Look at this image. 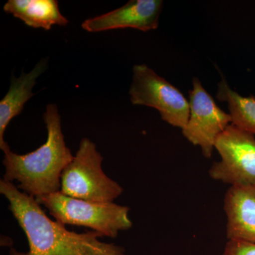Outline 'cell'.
<instances>
[{
	"label": "cell",
	"instance_id": "obj_9",
	"mask_svg": "<svg viewBox=\"0 0 255 255\" xmlns=\"http://www.w3.org/2000/svg\"><path fill=\"white\" fill-rule=\"evenodd\" d=\"M228 241L255 244V185L231 186L224 199Z\"/></svg>",
	"mask_w": 255,
	"mask_h": 255
},
{
	"label": "cell",
	"instance_id": "obj_13",
	"mask_svg": "<svg viewBox=\"0 0 255 255\" xmlns=\"http://www.w3.org/2000/svg\"><path fill=\"white\" fill-rule=\"evenodd\" d=\"M223 255H255V244L243 241H228Z\"/></svg>",
	"mask_w": 255,
	"mask_h": 255
},
{
	"label": "cell",
	"instance_id": "obj_7",
	"mask_svg": "<svg viewBox=\"0 0 255 255\" xmlns=\"http://www.w3.org/2000/svg\"><path fill=\"white\" fill-rule=\"evenodd\" d=\"M192 82L190 113L182 134L193 145L200 147L204 157L211 158L218 137L232 124V117L220 108L199 79L194 78Z\"/></svg>",
	"mask_w": 255,
	"mask_h": 255
},
{
	"label": "cell",
	"instance_id": "obj_1",
	"mask_svg": "<svg viewBox=\"0 0 255 255\" xmlns=\"http://www.w3.org/2000/svg\"><path fill=\"white\" fill-rule=\"evenodd\" d=\"M0 193L27 238L26 253L10 250L9 255H127L123 247L103 243L96 231L77 233L50 219L33 196L20 191L13 182L0 180Z\"/></svg>",
	"mask_w": 255,
	"mask_h": 255
},
{
	"label": "cell",
	"instance_id": "obj_12",
	"mask_svg": "<svg viewBox=\"0 0 255 255\" xmlns=\"http://www.w3.org/2000/svg\"><path fill=\"white\" fill-rule=\"evenodd\" d=\"M216 98L228 104L232 124L255 135V97H245L234 91L222 78L218 86Z\"/></svg>",
	"mask_w": 255,
	"mask_h": 255
},
{
	"label": "cell",
	"instance_id": "obj_6",
	"mask_svg": "<svg viewBox=\"0 0 255 255\" xmlns=\"http://www.w3.org/2000/svg\"><path fill=\"white\" fill-rule=\"evenodd\" d=\"M221 160L213 164L210 177L231 186L255 185V135L231 124L215 145Z\"/></svg>",
	"mask_w": 255,
	"mask_h": 255
},
{
	"label": "cell",
	"instance_id": "obj_4",
	"mask_svg": "<svg viewBox=\"0 0 255 255\" xmlns=\"http://www.w3.org/2000/svg\"><path fill=\"white\" fill-rule=\"evenodd\" d=\"M103 159L92 140L82 139L76 155L62 173L60 192L91 202H113L124 189L103 172Z\"/></svg>",
	"mask_w": 255,
	"mask_h": 255
},
{
	"label": "cell",
	"instance_id": "obj_2",
	"mask_svg": "<svg viewBox=\"0 0 255 255\" xmlns=\"http://www.w3.org/2000/svg\"><path fill=\"white\" fill-rule=\"evenodd\" d=\"M43 120L48 132L43 145L25 155L10 150L3 159L4 180L16 181L19 190L34 198L60 191L62 173L74 157L65 144L56 105H47Z\"/></svg>",
	"mask_w": 255,
	"mask_h": 255
},
{
	"label": "cell",
	"instance_id": "obj_8",
	"mask_svg": "<svg viewBox=\"0 0 255 255\" xmlns=\"http://www.w3.org/2000/svg\"><path fill=\"white\" fill-rule=\"evenodd\" d=\"M162 5V0H131L122 7L85 20L82 28L90 33L128 28L152 31L158 27Z\"/></svg>",
	"mask_w": 255,
	"mask_h": 255
},
{
	"label": "cell",
	"instance_id": "obj_3",
	"mask_svg": "<svg viewBox=\"0 0 255 255\" xmlns=\"http://www.w3.org/2000/svg\"><path fill=\"white\" fill-rule=\"evenodd\" d=\"M49 211L55 221L65 225L90 228L102 236L116 238L120 231L132 226L130 209L111 203H95L75 199L60 191L35 198Z\"/></svg>",
	"mask_w": 255,
	"mask_h": 255
},
{
	"label": "cell",
	"instance_id": "obj_11",
	"mask_svg": "<svg viewBox=\"0 0 255 255\" xmlns=\"http://www.w3.org/2000/svg\"><path fill=\"white\" fill-rule=\"evenodd\" d=\"M3 9L29 27L47 31L53 26H65L69 22L60 12L56 0H9Z\"/></svg>",
	"mask_w": 255,
	"mask_h": 255
},
{
	"label": "cell",
	"instance_id": "obj_10",
	"mask_svg": "<svg viewBox=\"0 0 255 255\" xmlns=\"http://www.w3.org/2000/svg\"><path fill=\"white\" fill-rule=\"evenodd\" d=\"M48 62L41 60L29 73L22 72L19 78L13 77L9 91L0 101V148L3 152L10 150L5 142L4 132L10 122L22 112L23 107L33 96L32 92L36 80L46 70Z\"/></svg>",
	"mask_w": 255,
	"mask_h": 255
},
{
	"label": "cell",
	"instance_id": "obj_5",
	"mask_svg": "<svg viewBox=\"0 0 255 255\" xmlns=\"http://www.w3.org/2000/svg\"><path fill=\"white\" fill-rule=\"evenodd\" d=\"M129 94L132 105L155 109L162 120L172 127L182 130L187 125L190 113L189 101L147 65H134Z\"/></svg>",
	"mask_w": 255,
	"mask_h": 255
}]
</instances>
